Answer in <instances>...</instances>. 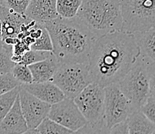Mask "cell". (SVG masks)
I'll return each instance as SVG.
<instances>
[{"instance_id":"1","label":"cell","mask_w":155,"mask_h":134,"mask_svg":"<svg viewBox=\"0 0 155 134\" xmlns=\"http://www.w3.org/2000/svg\"><path fill=\"white\" fill-rule=\"evenodd\" d=\"M139 56L140 50L132 34L115 31L100 36L96 40L89 57L93 82L104 88L117 83Z\"/></svg>"},{"instance_id":"2","label":"cell","mask_w":155,"mask_h":134,"mask_svg":"<svg viewBox=\"0 0 155 134\" xmlns=\"http://www.w3.org/2000/svg\"><path fill=\"white\" fill-rule=\"evenodd\" d=\"M43 25L51 37L52 52L60 63L88 64L97 37L77 16L71 19L58 16Z\"/></svg>"},{"instance_id":"3","label":"cell","mask_w":155,"mask_h":134,"mask_svg":"<svg viewBox=\"0 0 155 134\" xmlns=\"http://www.w3.org/2000/svg\"><path fill=\"white\" fill-rule=\"evenodd\" d=\"M76 16L97 38L122 28L119 0H82Z\"/></svg>"},{"instance_id":"4","label":"cell","mask_w":155,"mask_h":134,"mask_svg":"<svg viewBox=\"0 0 155 134\" xmlns=\"http://www.w3.org/2000/svg\"><path fill=\"white\" fill-rule=\"evenodd\" d=\"M154 74V60L140 55L127 73L117 82L133 112L139 109L146 101L150 87L155 84Z\"/></svg>"},{"instance_id":"5","label":"cell","mask_w":155,"mask_h":134,"mask_svg":"<svg viewBox=\"0 0 155 134\" xmlns=\"http://www.w3.org/2000/svg\"><path fill=\"white\" fill-rule=\"evenodd\" d=\"M73 100L87 121V124L77 132L105 133L104 87L91 83Z\"/></svg>"},{"instance_id":"6","label":"cell","mask_w":155,"mask_h":134,"mask_svg":"<svg viewBox=\"0 0 155 134\" xmlns=\"http://www.w3.org/2000/svg\"><path fill=\"white\" fill-rule=\"evenodd\" d=\"M121 31L134 34L155 27V0H119Z\"/></svg>"},{"instance_id":"7","label":"cell","mask_w":155,"mask_h":134,"mask_svg":"<svg viewBox=\"0 0 155 134\" xmlns=\"http://www.w3.org/2000/svg\"><path fill=\"white\" fill-rule=\"evenodd\" d=\"M51 81L63 91L65 97L74 98L93 80L88 64L60 63Z\"/></svg>"},{"instance_id":"8","label":"cell","mask_w":155,"mask_h":134,"mask_svg":"<svg viewBox=\"0 0 155 134\" xmlns=\"http://www.w3.org/2000/svg\"><path fill=\"white\" fill-rule=\"evenodd\" d=\"M130 102L117 83L104 87V127L105 133L115 124L124 121L131 112Z\"/></svg>"},{"instance_id":"9","label":"cell","mask_w":155,"mask_h":134,"mask_svg":"<svg viewBox=\"0 0 155 134\" xmlns=\"http://www.w3.org/2000/svg\"><path fill=\"white\" fill-rule=\"evenodd\" d=\"M47 117L73 132H77L87 124L73 98L67 97L51 105Z\"/></svg>"},{"instance_id":"10","label":"cell","mask_w":155,"mask_h":134,"mask_svg":"<svg viewBox=\"0 0 155 134\" xmlns=\"http://www.w3.org/2000/svg\"><path fill=\"white\" fill-rule=\"evenodd\" d=\"M19 98L27 130H33L47 117L51 105L32 95L21 85H19Z\"/></svg>"},{"instance_id":"11","label":"cell","mask_w":155,"mask_h":134,"mask_svg":"<svg viewBox=\"0 0 155 134\" xmlns=\"http://www.w3.org/2000/svg\"><path fill=\"white\" fill-rule=\"evenodd\" d=\"M0 19L2 40L7 37L17 38L31 20L25 14H19L0 5Z\"/></svg>"},{"instance_id":"12","label":"cell","mask_w":155,"mask_h":134,"mask_svg":"<svg viewBox=\"0 0 155 134\" xmlns=\"http://www.w3.org/2000/svg\"><path fill=\"white\" fill-rule=\"evenodd\" d=\"M27 129L18 94L12 108L0 122V134H22L25 133Z\"/></svg>"},{"instance_id":"13","label":"cell","mask_w":155,"mask_h":134,"mask_svg":"<svg viewBox=\"0 0 155 134\" xmlns=\"http://www.w3.org/2000/svg\"><path fill=\"white\" fill-rule=\"evenodd\" d=\"M56 2V0H30L25 15L38 23L44 24L59 16Z\"/></svg>"},{"instance_id":"14","label":"cell","mask_w":155,"mask_h":134,"mask_svg":"<svg viewBox=\"0 0 155 134\" xmlns=\"http://www.w3.org/2000/svg\"><path fill=\"white\" fill-rule=\"evenodd\" d=\"M20 85L32 95L50 105L56 103L65 98L63 91L51 81L20 84Z\"/></svg>"},{"instance_id":"15","label":"cell","mask_w":155,"mask_h":134,"mask_svg":"<svg viewBox=\"0 0 155 134\" xmlns=\"http://www.w3.org/2000/svg\"><path fill=\"white\" fill-rule=\"evenodd\" d=\"M60 64V62L52 52L44 60L28 65L32 76V82L51 81Z\"/></svg>"},{"instance_id":"16","label":"cell","mask_w":155,"mask_h":134,"mask_svg":"<svg viewBox=\"0 0 155 134\" xmlns=\"http://www.w3.org/2000/svg\"><path fill=\"white\" fill-rule=\"evenodd\" d=\"M129 134H154V122L147 118L140 110H135L127 119Z\"/></svg>"},{"instance_id":"17","label":"cell","mask_w":155,"mask_h":134,"mask_svg":"<svg viewBox=\"0 0 155 134\" xmlns=\"http://www.w3.org/2000/svg\"><path fill=\"white\" fill-rule=\"evenodd\" d=\"M137 45L140 55L155 60V27L132 34Z\"/></svg>"},{"instance_id":"18","label":"cell","mask_w":155,"mask_h":134,"mask_svg":"<svg viewBox=\"0 0 155 134\" xmlns=\"http://www.w3.org/2000/svg\"><path fill=\"white\" fill-rule=\"evenodd\" d=\"M25 133L31 134H68L73 132L60 125L50 118L46 117L37 127L33 130H27Z\"/></svg>"},{"instance_id":"19","label":"cell","mask_w":155,"mask_h":134,"mask_svg":"<svg viewBox=\"0 0 155 134\" xmlns=\"http://www.w3.org/2000/svg\"><path fill=\"white\" fill-rule=\"evenodd\" d=\"M82 0H56V12L63 19L75 17L80 9Z\"/></svg>"},{"instance_id":"20","label":"cell","mask_w":155,"mask_h":134,"mask_svg":"<svg viewBox=\"0 0 155 134\" xmlns=\"http://www.w3.org/2000/svg\"><path fill=\"white\" fill-rule=\"evenodd\" d=\"M19 85L16 86L9 91L0 94V122L13 105L15 98L19 94Z\"/></svg>"},{"instance_id":"21","label":"cell","mask_w":155,"mask_h":134,"mask_svg":"<svg viewBox=\"0 0 155 134\" xmlns=\"http://www.w3.org/2000/svg\"><path fill=\"white\" fill-rule=\"evenodd\" d=\"M12 46L2 44L0 46V74H6L12 71L15 63L12 60Z\"/></svg>"},{"instance_id":"22","label":"cell","mask_w":155,"mask_h":134,"mask_svg":"<svg viewBox=\"0 0 155 134\" xmlns=\"http://www.w3.org/2000/svg\"><path fill=\"white\" fill-rule=\"evenodd\" d=\"M31 50H43V51H53V43L49 31L43 26V32L39 37L35 40V41L30 46Z\"/></svg>"},{"instance_id":"23","label":"cell","mask_w":155,"mask_h":134,"mask_svg":"<svg viewBox=\"0 0 155 134\" xmlns=\"http://www.w3.org/2000/svg\"><path fill=\"white\" fill-rule=\"evenodd\" d=\"M139 110H140L150 120L155 122V84L151 85L148 96Z\"/></svg>"},{"instance_id":"24","label":"cell","mask_w":155,"mask_h":134,"mask_svg":"<svg viewBox=\"0 0 155 134\" xmlns=\"http://www.w3.org/2000/svg\"><path fill=\"white\" fill-rule=\"evenodd\" d=\"M11 73L20 84H29L32 82V76L28 65L16 63L12 67Z\"/></svg>"},{"instance_id":"25","label":"cell","mask_w":155,"mask_h":134,"mask_svg":"<svg viewBox=\"0 0 155 134\" xmlns=\"http://www.w3.org/2000/svg\"><path fill=\"white\" fill-rule=\"evenodd\" d=\"M52 51H43V50H35L30 49L22 55L21 60L19 63L25 65H29L44 60L49 57Z\"/></svg>"},{"instance_id":"26","label":"cell","mask_w":155,"mask_h":134,"mask_svg":"<svg viewBox=\"0 0 155 134\" xmlns=\"http://www.w3.org/2000/svg\"><path fill=\"white\" fill-rule=\"evenodd\" d=\"M20 84L11 72L0 74V94L9 91Z\"/></svg>"},{"instance_id":"27","label":"cell","mask_w":155,"mask_h":134,"mask_svg":"<svg viewBox=\"0 0 155 134\" xmlns=\"http://www.w3.org/2000/svg\"><path fill=\"white\" fill-rule=\"evenodd\" d=\"M29 2L30 0H0V5L19 14H25Z\"/></svg>"},{"instance_id":"28","label":"cell","mask_w":155,"mask_h":134,"mask_svg":"<svg viewBox=\"0 0 155 134\" xmlns=\"http://www.w3.org/2000/svg\"><path fill=\"white\" fill-rule=\"evenodd\" d=\"M108 133L110 134H129L127 119L120 122L115 124L109 129Z\"/></svg>"},{"instance_id":"29","label":"cell","mask_w":155,"mask_h":134,"mask_svg":"<svg viewBox=\"0 0 155 134\" xmlns=\"http://www.w3.org/2000/svg\"><path fill=\"white\" fill-rule=\"evenodd\" d=\"M2 45V29H1V19H0V46Z\"/></svg>"}]
</instances>
